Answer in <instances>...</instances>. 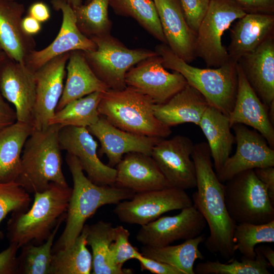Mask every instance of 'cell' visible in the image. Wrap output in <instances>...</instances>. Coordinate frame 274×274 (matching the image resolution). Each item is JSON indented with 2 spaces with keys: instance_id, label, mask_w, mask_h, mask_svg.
<instances>
[{
  "instance_id": "cell-44",
  "label": "cell",
  "mask_w": 274,
  "mask_h": 274,
  "mask_svg": "<svg viewBox=\"0 0 274 274\" xmlns=\"http://www.w3.org/2000/svg\"><path fill=\"white\" fill-rule=\"evenodd\" d=\"M241 7L246 13L274 14V0H230Z\"/></svg>"
},
{
  "instance_id": "cell-14",
  "label": "cell",
  "mask_w": 274,
  "mask_h": 274,
  "mask_svg": "<svg viewBox=\"0 0 274 274\" xmlns=\"http://www.w3.org/2000/svg\"><path fill=\"white\" fill-rule=\"evenodd\" d=\"M231 128L234 132L236 149L216 173L220 182L224 183L246 170L274 166V149L260 133L241 124H234Z\"/></svg>"
},
{
  "instance_id": "cell-39",
  "label": "cell",
  "mask_w": 274,
  "mask_h": 274,
  "mask_svg": "<svg viewBox=\"0 0 274 274\" xmlns=\"http://www.w3.org/2000/svg\"><path fill=\"white\" fill-rule=\"evenodd\" d=\"M31 202L30 194L16 182H0V225L9 213L28 210Z\"/></svg>"
},
{
  "instance_id": "cell-26",
  "label": "cell",
  "mask_w": 274,
  "mask_h": 274,
  "mask_svg": "<svg viewBox=\"0 0 274 274\" xmlns=\"http://www.w3.org/2000/svg\"><path fill=\"white\" fill-rule=\"evenodd\" d=\"M209 106L205 97L187 84L165 102L155 104L154 110L158 119L169 127L185 123L198 125Z\"/></svg>"
},
{
  "instance_id": "cell-50",
  "label": "cell",
  "mask_w": 274,
  "mask_h": 274,
  "mask_svg": "<svg viewBox=\"0 0 274 274\" xmlns=\"http://www.w3.org/2000/svg\"><path fill=\"white\" fill-rule=\"evenodd\" d=\"M72 8L80 6L82 5V0H64ZM91 0H86L85 4L89 3Z\"/></svg>"
},
{
  "instance_id": "cell-16",
  "label": "cell",
  "mask_w": 274,
  "mask_h": 274,
  "mask_svg": "<svg viewBox=\"0 0 274 274\" xmlns=\"http://www.w3.org/2000/svg\"><path fill=\"white\" fill-rule=\"evenodd\" d=\"M0 92L15 107L17 121L33 126L36 85L35 72L8 57L0 62Z\"/></svg>"
},
{
  "instance_id": "cell-4",
  "label": "cell",
  "mask_w": 274,
  "mask_h": 274,
  "mask_svg": "<svg viewBox=\"0 0 274 274\" xmlns=\"http://www.w3.org/2000/svg\"><path fill=\"white\" fill-rule=\"evenodd\" d=\"M61 128L50 124L43 129L34 128L24 144L21 170L15 182L29 194L45 191L51 183L68 185L62 169Z\"/></svg>"
},
{
  "instance_id": "cell-6",
  "label": "cell",
  "mask_w": 274,
  "mask_h": 274,
  "mask_svg": "<svg viewBox=\"0 0 274 274\" xmlns=\"http://www.w3.org/2000/svg\"><path fill=\"white\" fill-rule=\"evenodd\" d=\"M155 104L147 95L129 86L109 89L102 93L98 106L100 116L123 130L142 135L166 138L172 130L156 117Z\"/></svg>"
},
{
  "instance_id": "cell-41",
  "label": "cell",
  "mask_w": 274,
  "mask_h": 274,
  "mask_svg": "<svg viewBox=\"0 0 274 274\" xmlns=\"http://www.w3.org/2000/svg\"><path fill=\"white\" fill-rule=\"evenodd\" d=\"M185 20L196 33L204 18L210 0H179Z\"/></svg>"
},
{
  "instance_id": "cell-19",
  "label": "cell",
  "mask_w": 274,
  "mask_h": 274,
  "mask_svg": "<svg viewBox=\"0 0 274 274\" xmlns=\"http://www.w3.org/2000/svg\"><path fill=\"white\" fill-rule=\"evenodd\" d=\"M87 129L100 142L98 156L106 155L108 160L107 165L114 168L126 153L140 152L151 155L153 147L162 139L123 130L112 124L102 116Z\"/></svg>"
},
{
  "instance_id": "cell-42",
  "label": "cell",
  "mask_w": 274,
  "mask_h": 274,
  "mask_svg": "<svg viewBox=\"0 0 274 274\" xmlns=\"http://www.w3.org/2000/svg\"><path fill=\"white\" fill-rule=\"evenodd\" d=\"M136 260L139 262L142 271L148 270L154 274H183L175 267L144 256L141 253Z\"/></svg>"
},
{
  "instance_id": "cell-43",
  "label": "cell",
  "mask_w": 274,
  "mask_h": 274,
  "mask_svg": "<svg viewBox=\"0 0 274 274\" xmlns=\"http://www.w3.org/2000/svg\"><path fill=\"white\" fill-rule=\"evenodd\" d=\"M20 248L10 243L5 250L0 252V274L17 273V251Z\"/></svg>"
},
{
  "instance_id": "cell-32",
  "label": "cell",
  "mask_w": 274,
  "mask_h": 274,
  "mask_svg": "<svg viewBox=\"0 0 274 274\" xmlns=\"http://www.w3.org/2000/svg\"><path fill=\"white\" fill-rule=\"evenodd\" d=\"M88 225L70 246L53 253L50 274H89L92 271V254L87 248Z\"/></svg>"
},
{
  "instance_id": "cell-7",
  "label": "cell",
  "mask_w": 274,
  "mask_h": 274,
  "mask_svg": "<svg viewBox=\"0 0 274 274\" xmlns=\"http://www.w3.org/2000/svg\"><path fill=\"white\" fill-rule=\"evenodd\" d=\"M90 39L96 48L83 51L84 56L95 75L110 89L125 88L128 71L139 62L158 55L155 50L128 48L111 33Z\"/></svg>"
},
{
  "instance_id": "cell-23",
  "label": "cell",
  "mask_w": 274,
  "mask_h": 274,
  "mask_svg": "<svg viewBox=\"0 0 274 274\" xmlns=\"http://www.w3.org/2000/svg\"><path fill=\"white\" fill-rule=\"evenodd\" d=\"M237 63L263 104L268 109L274 106V36L241 57Z\"/></svg>"
},
{
  "instance_id": "cell-46",
  "label": "cell",
  "mask_w": 274,
  "mask_h": 274,
  "mask_svg": "<svg viewBox=\"0 0 274 274\" xmlns=\"http://www.w3.org/2000/svg\"><path fill=\"white\" fill-rule=\"evenodd\" d=\"M17 121L15 110L5 100L0 92V130Z\"/></svg>"
},
{
  "instance_id": "cell-45",
  "label": "cell",
  "mask_w": 274,
  "mask_h": 274,
  "mask_svg": "<svg viewBox=\"0 0 274 274\" xmlns=\"http://www.w3.org/2000/svg\"><path fill=\"white\" fill-rule=\"evenodd\" d=\"M258 179L265 186L268 196L274 204V167L268 166L253 169Z\"/></svg>"
},
{
  "instance_id": "cell-25",
  "label": "cell",
  "mask_w": 274,
  "mask_h": 274,
  "mask_svg": "<svg viewBox=\"0 0 274 274\" xmlns=\"http://www.w3.org/2000/svg\"><path fill=\"white\" fill-rule=\"evenodd\" d=\"M272 36L274 14H246L230 30V41L226 49L229 60L237 63L241 57L254 51Z\"/></svg>"
},
{
  "instance_id": "cell-12",
  "label": "cell",
  "mask_w": 274,
  "mask_h": 274,
  "mask_svg": "<svg viewBox=\"0 0 274 274\" xmlns=\"http://www.w3.org/2000/svg\"><path fill=\"white\" fill-rule=\"evenodd\" d=\"M127 86L150 97L155 104L165 102L187 84L179 72H168L162 65L161 57L155 55L145 59L126 73Z\"/></svg>"
},
{
  "instance_id": "cell-29",
  "label": "cell",
  "mask_w": 274,
  "mask_h": 274,
  "mask_svg": "<svg viewBox=\"0 0 274 274\" xmlns=\"http://www.w3.org/2000/svg\"><path fill=\"white\" fill-rule=\"evenodd\" d=\"M33 129L31 124L17 121L0 130V182L17 180L23 149Z\"/></svg>"
},
{
  "instance_id": "cell-18",
  "label": "cell",
  "mask_w": 274,
  "mask_h": 274,
  "mask_svg": "<svg viewBox=\"0 0 274 274\" xmlns=\"http://www.w3.org/2000/svg\"><path fill=\"white\" fill-rule=\"evenodd\" d=\"M53 8L62 13L60 30L53 42L45 48L32 51L26 57L25 64L35 72L53 58L74 50H95L94 42L83 35L76 23L73 9L64 0H50Z\"/></svg>"
},
{
  "instance_id": "cell-27",
  "label": "cell",
  "mask_w": 274,
  "mask_h": 274,
  "mask_svg": "<svg viewBox=\"0 0 274 274\" xmlns=\"http://www.w3.org/2000/svg\"><path fill=\"white\" fill-rule=\"evenodd\" d=\"M66 70L65 83L55 112L74 100L109 89L92 71L81 50L70 52Z\"/></svg>"
},
{
  "instance_id": "cell-47",
  "label": "cell",
  "mask_w": 274,
  "mask_h": 274,
  "mask_svg": "<svg viewBox=\"0 0 274 274\" xmlns=\"http://www.w3.org/2000/svg\"><path fill=\"white\" fill-rule=\"evenodd\" d=\"M27 15L34 18L41 23H44L50 19L51 13L48 6L44 2L37 1L29 6Z\"/></svg>"
},
{
  "instance_id": "cell-2",
  "label": "cell",
  "mask_w": 274,
  "mask_h": 274,
  "mask_svg": "<svg viewBox=\"0 0 274 274\" xmlns=\"http://www.w3.org/2000/svg\"><path fill=\"white\" fill-rule=\"evenodd\" d=\"M66 163L72 175L73 187L66 213L64 228L53 244L52 252L71 245L80 234L86 221L100 207L116 204L132 198L135 193L113 186H99L92 182L84 174L78 160L67 153Z\"/></svg>"
},
{
  "instance_id": "cell-33",
  "label": "cell",
  "mask_w": 274,
  "mask_h": 274,
  "mask_svg": "<svg viewBox=\"0 0 274 274\" xmlns=\"http://www.w3.org/2000/svg\"><path fill=\"white\" fill-rule=\"evenodd\" d=\"M102 93L93 92L69 102L55 112L49 124L88 127L95 124L100 116L98 106Z\"/></svg>"
},
{
  "instance_id": "cell-52",
  "label": "cell",
  "mask_w": 274,
  "mask_h": 274,
  "mask_svg": "<svg viewBox=\"0 0 274 274\" xmlns=\"http://www.w3.org/2000/svg\"><path fill=\"white\" fill-rule=\"evenodd\" d=\"M7 1H17L18 0H7Z\"/></svg>"
},
{
  "instance_id": "cell-1",
  "label": "cell",
  "mask_w": 274,
  "mask_h": 274,
  "mask_svg": "<svg viewBox=\"0 0 274 274\" xmlns=\"http://www.w3.org/2000/svg\"><path fill=\"white\" fill-rule=\"evenodd\" d=\"M191 157L195 166L197 188L192 197L193 206L202 215L210 230L204 241L206 248L210 252L230 260L236 251L233 241L236 223L227 211L224 185L214 169L207 143L194 145Z\"/></svg>"
},
{
  "instance_id": "cell-36",
  "label": "cell",
  "mask_w": 274,
  "mask_h": 274,
  "mask_svg": "<svg viewBox=\"0 0 274 274\" xmlns=\"http://www.w3.org/2000/svg\"><path fill=\"white\" fill-rule=\"evenodd\" d=\"M109 0H91L73 9L81 32L89 38L111 33L112 22L109 17Z\"/></svg>"
},
{
  "instance_id": "cell-21",
  "label": "cell",
  "mask_w": 274,
  "mask_h": 274,
  "mask_svg": "<svg viewBox=\"0 0 274 274\" xmlns=\"http://www.w3.org/2000/svg\"><path fill=\"white\" fill-rule=\"evenodd\" d=\"M167 45L179 57L190 63L197 57L196 33L187 24L179 0H153Z\"/></svg>"
},
{
  "instance_id": "cell-9",
  "label": "cell",
  "mask_w": 274,
  "mask_h": 274,
  "mask_svg": "<svg viewBox=\"0 0 274 274\" xmlns=\"http://www.w3.org/2000/svg\"><path fill=\"white\" fill-rule=\"evenodd\" d=\"M246 12L230 0H210L208 11L196 33L195 53L210 68L219 67L229 60L222 37L231 23Z\"/></svg>"
},
{
  "instance_id": "cell-5",
  "label": "cell",
  "mask_w": 274,
  "mask_h": 274,
  "mask_svg": "<svg viewBox=\"0 0 274 274\" xmlns=\"http://www.w3.org/2000/svg\"><path fill=\"white\" fill-rule=\"evenodd\" d=\"M155 51L161 57L164 68L180 73L188 84L205 97L210 106L229 116L237 92V63L229 61L219 67L201 68L179 57L166 44L157 45Z\"/></svg>"
},
{
  "instance_id": "cell-28",
  "label": "cell",
  "mask_w": 274,
  "mask_h": 274,
  "mask_svg": "<svg viewBox=\"0 0 274 274\" xmlns=\"http://www.w3.org/2000/svg\"><path fill=\"white\" fill-rule=\"evenodd\" d=\"M198 126L207 140L214 168L217 173L230 156L235 141L229 117L209 106Z\"/></svg>"
},
{
  "instance_id": "cell-48",
  "label": "cell",
  "mask_w": 274,
  "mask_h": 274,
  "mask_svg": "<svg viewBox=\"0 0 274 274\" xmlns=\"http://www.w3.org/2000/svg\"><path fill=\"white\" fill-rule=\"evenodd\" d=\"M21 27L28 36H32L38 33L41 30V23L34 18L27 15L22 18Z\"/></svg>"
},
{
  "instance_id": "cell-51",
  "label": "cell",
  "mask_w": 274,
  "mask_h": 274,
  "mask_svg": "<svg viewBox=\"0 0 274 274\" xmlns=\"http://www.w3.org/2000/svg\"><path fill=\"white\" fill-rule=\"evenodd\" d=\"M7 57V56L4 52L0 51V62Z\"/></svg>"
},
{
  "instance_id": "cell-34",
  "label": "cell",
  "mask_w": 274,
  "mask_h": 274,
  "mask_svg": "<svg viewBox=\"0 0 274 274\" xmlns=\"http://www.w3.org/2000/svg\"><path fill=\"white\" fill-rule=\"evenodd\" d=\"M109 6L116 15L134 19L155 39L167 45L153 0H109Z\"/></svg>"
},
{
  "instance_id": "cell-8",
  "label": "cell",
  "mask_w": 274,
  "mask_h": 274,
  "mask_svg": "<svg viewBox=\"0 0 274 274\" xmlns=\"http://www.w3.org/2000/svg\"><path fill=\"white\" fill-rule=\"evenodd\" d=\"M225 183L226 209L236 224H260L274 220V204L253 169L240 173Z\"/></svg>"
},
{
  "instance_id": "cell-10",
  "label": "cell",
  "mask_w": 274,
  "mask_h": 274,
  "mask_svg": "<svg viewBox=\"0 0 274 274\" xmlns=\"http://www.w3.org/2000/svg\"><path fill=\"white\" fill-rule=\"evenodd\" d=\"M192 206V198L185 190L168 187L135 193L130 199L116 204L113 211L122 222L142 226L165 213Z\"/></svg>"
},
{
  "instance_id": "cell-15",
  "label": "cell",
  "mask_w": 274,
  "mask_h": 274,
  "mask_svg": "<svg viewBox=\"0 0 274 274\" xmlns=\"http://www.w3.org/2000/svg\"><path fill=\"white\" fill-rule=\"evenodd\" d=\"M59 140L61 150L78 159L92 182L99 186L115 185L116 170L100 160L97 154L98 143L87 127H61Z\"/></svg>"
},
{
  "instance_id": "cell-17",
  "label": "cell",
  "mask_w": 274,
  "mask_h": 274,
  "mask_svg": "<svg viewBox=\"0 0 274 274\" xmlns=\"http://www.w3.org/2000/svg\"><path fill=\"white\" fill-rule=\"evenodd\" d=\"M70 52L50 59L35 72L36 85L33 126L43 129L49 126L62 95Z\"/></svg>"
},
{
  "instance_id": "cell-20",
  "label": "cell",
  "mask_w": 274,
  "mask_h": 274,
  "mask_svg": "<svg viewBox=\"0 0 274 274\" xmlns=\"http://www.w3.org/2000/svg\"><path fill=\"white\" fill-rule=\"evenodd\" d=\"M237 89L233 108L228 117L231 126L241 124L252 127L274 149V128L268 108L261 100L247 81L236 63Z\"/></svg>"
},
{
  "instance_id": "cell-38",
  "label": "cell",
  "mask_w": 274,
  "mask_h": 274,
  "mask_svg": "<svg viewBox=\"0 0 274 274\" xmlns=\"http://www.w3.org/2000/svg\"><path fill=\"white\" fill-rule=\"evenodd\" d=\"M256 253L254 259L242 256L238 261L233 257L226 263L218 260L207 261L198 263L194 267L195 274H269V264L255 248Z\"/></svg>"
},
{
  "instance_id": "cell-31",
  "label": "cell",
  "mask_w": 274,
  "mask_h": 274,
  "mask_svg": "<svg viewBox=\"0 0 274 274\" xmlns=\"http://www.w3.org/2000/svg\"><path fill=\"white\" fill-rule=\"evenodd\" d=\"M115 235V227L108 222L99 221L88 225L87 245L92 250L93 274H131L132 270L114 267L109 259V248Z\"/></svg>"
},
{
  "instance_id": "cell-13",
  "label": "cell",
  "mask_w": 274,
  "mask_h": 274,
  "mask_svg": "<svg viewBox=\"0 0 274 274\" xmlns=\"http://www.w3.org/2000/svg\"><path fill=\"white\" fill-rule=\"evenodd\" d=\"M206 226L202 215L192 206L176 215L160 217L141 226L136 239L143 246L162 247L194 238L202 234Z\"/></svg>"
},
{
  "instance_id": "cell-24",
  "label": "cell",
  "mask_w": 274,
  "mask_h": 274,
  "mask_svg": "<svg viewBox=\"0 0 274 274\" xmlns=\"http://www.w3.org/2000/svg\"><path fill=\"white\" fill-rule=\"evenodd\" d=\"M24 12L22 3L0 0V51L8 58L24 64L36 46L33 37L26 35L22 29Z\"/></svg>"
},
{
  "instance_id": "cell-35",
  "label": "cell",
  "mask_w": 274,
  "mask_h": 274,
  "mask_svg": "<svg viewBox=\"0 0 274 274\" xmlns=\"http://www.w3.org/2000/svg\"><path fill=\"white\" fill-rule=\"evenodd\" d=\"M65 217L58 222L47 239L40 245L23 246L17 256V274H50L55 237Z\"/></svg>"
},
{
  "instance_id": "cell-3",
  "label": "cell",
  "mask_w": 274,
  "mask_h": 274,
  "mask_svg": "<svg viewBox=\"0 0 274 274\" xmlns=\"http://www.w3.org/2000/svg\"><path fill=\"white\" fill-rule=\"evenodd\" d=\"M72 188L51 183L46 190L33 194L30 209L12 213L7 225L10 243L20 248L27 244L40 245L66 216Z\"/></svg>"
},
{
  "instance_id": "cell-40",
  "label": "cell",
  "mask_w": 274,
  "mask_h": 274,
  "mask_svg": "<svg viewBox=\"0 0 274 274\" xmlns=\"http://www.w3.org/2000/svg\"><path fill=\"white\" fill-rule=\"evenodd\" d=\"M130 232L123 226L115 227V235L109 248V259L112 264L119 269L131 259H135L141 252L129 242Z\"/></svg>"
},
{
  "instance_id": "cell-11",
  "label": "cell",
  "mask_w": 274,
  "mask_h": 274,
  "mask_svg": "<svg viewBox=\"0 0 274 274\" xmlns=\"http://www.w3.org/2000/svg\"><path fill=\"white\" fill-rule=\"evenodd\" d=\"M194 144L188 137L176 135L161 139L151 156L170 187L184 190L196 188V169L191 155Z\"/></svg>"
},
{
  "instance_id": "cell-30",
  "label": "cell",
  "mask_w": 274,
  "mask_h": 274,
  "mask_svg": "<svg viewBox=\"0 0 274 274\" xmlns=\"http://www.w3.org/2000/svg\"><path fill=\"white\" fill-rule=\"evenodd\" d=\"M205 239L204 234H201L179 245L159 247L143 246L140 252L144 256L176 267L183 274H195V261L204 258L199 246Z\"/></svg>"
},
{
  "instance_id": "cell-49",
  "label": "cell",
  "mask_w": 274,
  "mask_h": 274,
  "mask_svg": "<svg viewBox=\"0 0 274 274\" xmlns=\"http://www.w3.org/2000/svg\"><path fill=\"white\" fill-rule=\"evenodd\" d=\"M257 248L268 262L270 266L273 267L274 251L271 248L267 246H262Z\"/></svg>"
},
{
  "instance_id": "cell-22",
  "label": "cell",
  "mask_w": 274,
  "mask_h": 274,
  "mask_svg": "<svg viewBox=\"0 0 274 274\" xmlns=\"http://www.w3.org/2000/svg\"><path fill=\"white\" fill-rule=\"evenodd\" d=\"M115 168V185L135 193L170 187L151 155L126 153Z\"/></svg>"
},
{
  "instance_id": "cell-37",
  "label": "cell",
  "mask_w": 274,
  "mask_h": 274,
  "mask_svg": "<svg viewBox=\"0 0 274 274\" xmlns=\"http://www.w3.org/2000/svg\"><path fill=\"white\" fill-rule=\"evenodd\" d=\"M233 241L236 251L242 256L254 259L257 245L274 242V220L264 224L250 223L236 224L233 234Z\"/></svg>"
}]
</instances>
